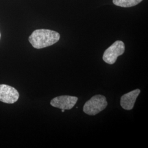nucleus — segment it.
Wrapping results in <instances>:
<instances>
[{
    "label": "nucleus",
    "mask_w": 148,
    "mask_h": 148,
    "mask_svg": "<svg viewBox=\"0 0 148 148\" xmlns=\"http://www.w3.org/2000/svg\"><path fill=\"white\" fill-rule=\"evenodd\" d=\"M58 32L48 30L37 29L29 37V41L33 47L41 49L51 46L57 42L60 39Z\"/></svg>",
    "instance_id": "f257e3e1"
},
{
    "label": "nucleus",
    "mask_w": 148,
    "mask_h": 148,
    "mask_svg": "<svg viewBox=\"0 0 148 148\" xmlns=\"http://www.w3.org/2000/svg\"><path fill=\"white\" fill-rule=\"evenodd\" d=\"M108 106L106 97L98 95L92 97L85 104L83 111L88 115H95L104 110Z\"/></svg>",
    "instance_id": "f03ea898"
},
{
    "label": "nucleus",
    "mask_w": 148,
    "mask_h": 148,
    "mask_svg": "<svg viewBox=\"0 0 148 148\" xmlns=\"http://www.w3.org/2000/svg\"><path fill=\"white\" fill-rule=\"evenodd\" d=\"M125 44L121 41H116L105 51L103 59L109 64H113L116 61L117 58L125 52Z\"/></svg>",
    "instance_id": "7ed1b4c3"
},
{
    "label": "nucleus",
    "mask_w": 148,
    "mask_h": 148,
    "mask_svg": "<svg viewBox=\"0 0 148 148\" xmlns=\"http://www.w3.org/2000/svg\"><path fill=\"white\" fill-rule=\"evenodd\" d=\"M78 98L70 95H61L54 98L51 101V105L64 110H70L76 104Z\"/></svg>",
    "instance_id": "20e7f679"
},
{
    "label": "nucleus",
    "mask_w": 148,
    "mask_h": 148,
    "mask_svg": "<svg viewBox=\"0 0 148 148\" xmlns=\"http://www.w3.org/2000/svg\"><path fill=\"white\" fill-rule=\"evenodd\" d=\"M19 94L14 87L8 85H0V101L7 104H13L18 100Z\"/></svg>",
    "instance_id": "39448f33"
},
{
    "label": "nucleus",
    "mask_w": 148,
    "mask_h": 148,
    "mask_svg": "<svg viewBox=\"0 0 148 148\" xmlns=\"http://www.w3.org/2000/svg\"><path fill=\"white\" fill-rule=\"evenodd\" d=\"M140 93V90L136 89L122 95L120 100V105L122 108L127 110H132Z\"/></svg>",
    "instance_id": "423d86ee"
},
{
    "label": "nucleus",
    "mask_w": 148,
    "mask_h": 148,
    "mask_svg": "<svg viewBox=\"0 0 148 148\" xmlns=\"http://www.w3.org/2000/svg\"><path fill=\"white\" fill-rule=\"evenodd\" d=\"M143 0H113L114 5L122 7H131L136 5Z\"/></svg>",
    "instance_id": "0eeeda50"
},
{
    "label": "nucleus",
    "mask_w": 148,
    "mask_h": 148,
    "mask_svg": "<svg viewBox=\"0 0 148 148\" xmlns=\"http://www.w3.org/2000/svg\"><path fill=\"white\" fill-rule=\"evenodd\" d=\"M64 111H65L64 109H62V112H64Z\"/></svg>",
    "instance_id": "6e6552de"
},
{
    "label": "nucleus",
    "mask_w": 148,
    "mask_h": 148,
    "mask_svg": "<svg viewBox=\"0 0 148 148\" xmlns=\"http://www.w3.org/2000/svg\"><path fill=\"white\" fill-rule=\"evenodd\" d=\"M0 38H1V34H0Z\"/></svg>",
    "instance_id": "1a4fd4ad"
}]
</instances>
